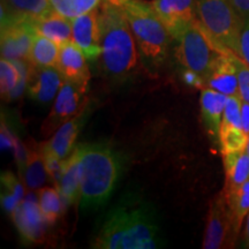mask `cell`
<instances>
[{"instance_id": "cell-1", "label": "cell", "mask_w": 249, "mask_h": 249, "mask_svg": "<svg viewBox=\"0 0 249 249\" xmlns=\"http://www.w3.org/2000/svg\"><path fill=\"white\" fill-rule=\"evenodd\" d=\"M163 246L154 208L136 196L123 197L108 211L92 240L97 249H155Z\"/></svg>"}, {"instance_id": "cell-2", "label": "cell", "mask_w": 249, "mask_h": 249, "mask_svg": "<svg viewBox=\"0 0 249 249\" xmlns=\"http://www.w3.org/2000/svg\"><path fill=\"white\" fill-rule=\"evenodd\" d=\"M102 54L98 61L107 79L124 82L138 68L139 49L128 20L114 0H103L98 6Z\"/></svg>"}, {"instance_id": "cell-3", "label": "cell", "mask_w": 249, "mask_h": 249, "mask_svg": "<svg viewBox=\"0 0 249 249\" xmlns=\"http://www.w3.org/2000/svg\"><path fill=\"white\" fill-rule=\"evenodd\" d=\"M81 152V200L83 210L98 209L110 200L120 178V156L107 143L79 144Z\"/></svg>"}, {"instance_id": "cell-4", "label": "cell", "mask_w": 249, "mask_h": 249, "mask_svg": "<svg viewBox=\"0 0 249 249\" xmlns=\"http://www.w3.org/2000/svg\"><path fill=\"white\" fill-rule=\"evenodd\" d=\"M121 6L135 37L139 54L149 73L163 66L169 54L172 35L144 0H114Z\"/></svg>"}, {"instance_id": "cell-5", "label": "cell", "mask_w": 249, "mask_h": 249, "mask_svg": "<svg viewBox=\"0 0 249 249\" xmlns=\"http://www.w3.org/2000/svg\"><path fill=\"white\" fill-rule=\"evenodd\" d=\"M196 17L220 51L238 55L242 20L230 0H196Z\"/></svg>"}, {"instance_id": "cell-6", "label": "cell", "mask_w": 249, "mask_h": 249, "mask_svg": "<svg viewBox=\"0 0 249 249\" xmlns=\"http://www.w3.org/2000/svg\"><path fill=\"white\" fill-rule=\"evenodd\" d=\"M173 39L177 40L176 55L181 66L200 75L204 82L214 59L222 51L213 44L197 20L187 24Z\"/></svg>"}, {"instance_id": "cell-7", "label": "cell", "mask_w": 249, "mask_h": 249, "mask_svg": "<svg viewBox=\"0 0 249 249\" xmlns=\"http://www.w3.org/2000/svg\"><path fill=\"white\" fill-rule=\"evenodd\" d=\"M88 87L65 80L64 85L55 96L49 116L42 124L40 132L44 136L52 135L59 127L68 120L82 113L88 107Z\"/></svg>"}, {"instance_id": "cell-8", "label": "cell", "mask_w": 249, "mask_h": 249, "mask_svg": "<svg viewBox=\"0 0 249 249\" xmlns=\"http://www.w3.org/2000/svg\"><path fill=\"white\" fill-rule=\"evenodd\" d=\"M232 213L226 196L219 194L211 201L202 247L218 249L226 247L230 236H235Z\"/></svg>"}, {"instance_id": "cell-9", "label": "cell", "mask_w": 249, "mask_h": 249, "mask_svg": "<svg viewBox=\"0 0 249 249\" xmlns=\"http://www.w3.org/2000/svg\"><path fill=\"white\" fill-rule=\"evenodd\" d=\"M12 214L15 227L24 242L40 244L44 240L50 224L40 210L35 194L29 193Z\"/></svg>"}, {"instance_id": "cell-10", "label": "cell", "mask_w": 249, "mask_h": 249, "mask_svg": "<svg viewBox=\"0 0 249 249\" xmlns=\"http://www.w3.org/2000/svg\"><path fill=\"white\" fill-rule=\"evenodd\" d=\"M73 36L71 42L82 50L89 61L98 60L102 54L101 26L98 7L71 18Z\"/></svg>"}, {"instance_id": "cell-11", "label": "cell", "mask_w": 249, "mask_h": 249, "mask_svg": "<svg viewBox=\"0 0 249 249\" xmlns=\"http://www.w3.org/2000/svg\"><path fill=\"white\" fill-rule=\"evenodd\" d=\"M37 33L31 21H20L1 27V58L29 60L31 45Z\"/></svg>"}, {"instance_id": "cell-12", "label": "cell", "mask_w": 249, "mask_h": 249, "mask_svg": "<svg viewBox=\"0 0 249 249\" xmlns=\"http://www.w3.org/2000/svg\"><path fill=\"white\" fill-rule=\"evenodd\" d=\"M152 9L174 38L196 17V0H151Z\"/></svg>"}, {"instance_id": "cell-13", "label": "cell", "mask_w": 249, "mask_h": 249, "mask_svg": "<svg viewBox=\"0 0 249 249\" xmlns=\"http://www.w3.org/2000/svg\"><path fill=\"white\" fill-rule=\"evenodd\" d=\"M65 77L57 67H31L28 80V95L34 101L50 103L55 98L59 90L64 85Z\"/></svg>"}, {"instance_id": "cell-14", "label": "cell", "mask_w": 249, "mask_h": 249, "mask_svg": "<svg viewBox=\"0 0 249 249\" xmlns=\"http://www.w3.org/2000/svg\"><path fill=\"white\" fill-rule=\"evenodd\" d=\"M233 52L219 53L214 59L209 75L204 80L207 88L213 89L226 96L239 95L238 71L233 61Z\"/></svg>"}, {"instance_id": "cell-15", "label": "cell", "mask_w": 249, "mask_h": 249, "mask_svg": "<svg viewBox=\"0 0 249 249\" xmlns=\"http://www.w3.org/2000/svg\"><path fill=\"white\" fill-rule=\"evenodd\" d=\"M57 68L65 80L81 86H89L90 71L87 57L75 43L71 42L60 45Z\"/></svg>"}, {"instance_id": "cell-16", "label": "cell", "mask_w": 249, "mask_h": 249, "mask_svg": "<svg viewBox=\"0 0 249 249\" xmlns=\"http://www.w3.org/2000/svg\"><path fill=\"white\" fill-rule=\"evenodd\" d=\"M90 113H91V111L89 107H87L79 116L68 120L67 123L59 127L52 134L51 139L43 143V145L51 152H53L60 160H66L71 155V152L73 151V149L75 148L74 144H75L76 138L85 126L86 121L88 120Z\"/></svg>"}, {"instance_id": "cell-17", "label": "cell", "mask_w": 249, "mask_h": 249, "mask_svg": "<svg viewBox=\"0 0 249 249\" xmlns=\"http://www.w3.org/2000/svg\"><path fill=\"white\" fill-rule=\"evenodd\" d=\"M53 12L50 0H1V27L31 21Z\"/></svg>"}, {"instance_id": "cell-18", "label": "cell", "mask_w": 249, "mask_h": 249, "mask_svg": "<svg viewBox=\"0 0 249 249\" xmlns=\"http://www.w3.org/2000/svg\"><path fill=\"white\" fill-rule=\"evenodd\" d=\"M55 187L59 189L66 204L79 203L81 200V152L76 145L66 160L60 179Z\"/></svg>"}, {"instance_id": "cell-19", "label": "cell", "mask_w": 249, "mask_h": 249, "mask_svg": "<svg viewBox=\"0 0 249 249\" xmlns=\"http://www.w3.org/2000/svg\"><path fill=\"white\" fill-rule=\"evenodd\" d=\"M27 157L24 163L18 166L20 176L22 178L24 185L30 191H37L45 186L46 181L50 178L48 170H46L44 157H43L42 147L35 142L27 143Z\"/></svg>"}, {"instance_id": "cell-20", "label": "cell", "mask_w": 249, "mask_h": 249, "mask_svg": "<svg viewBox=\"0 0 249 249\" xmlns=\"http://www.w3.org/2000/svg\"><path fill=\"white\" fill-rule=\"evenodd\" d=\"M229 96L216 90L205 88L201 92V114L202 120L211 136H219L224 111Z\"/></svg>"}, {"instance_id": "cell-21", "label": "cell", "mask_w": 249, "mask_h": 249, "mask_svg": "<svg viewBox=\"0 0 249 249\" xmlns=\"http://www.w3.org/2000/svg\"><path fill=\"white\" fill-rule=\"evenodd\" d=\"M33 26L38 35L48 37L58 45L71 42V36H73L71 18L64 17L54 11L45 17L34 20Z\"/></svg>"}, {"instance_id": "cell-22", "label": "cell", "mask_w": 249, "mask_h": 249, "mask_svg": "<svg viewBox=\"0 0 249 249\" xmlns=\"http://www.w3.org/2000/svg\"><path fill=\"white\" fill-rule=\"evenodd\" d=\"M225 169V195L233 194L249 179V156L246 150L223 154Z\"/></svg>"}, {"instance_id": "cell-23", "label": "cell", "mask_w": 249, "mask_h": 249, "mask_svg": "<svg viewBox=\"0 0 249 249\" xmlns=\"http://www.w3.org/2000/svg\"><path fill=\"white\" fill-rule=\"evenodd\" d=\"M59 51L60 45L37 34L31 45L29 61L37 67H57Z\"/></svg>"}, {"instance_id": "cell-24", "label": "cell", "mask_w": 249, "mask_h": 249, "mask_svg": "<svg viewBox=\"0 0 249 249\" xmlns=\"http://www.w3.org/2000/svg\"><path fill=\"white\" fill-rule=\"evenodd\" d=\"M65 200L57 187H42L38 192L39 208L50 225L54 224L60 218L64 211Z\"/></svg>"}, {"instance_id": "cell-25", "label": "cell", "mask_w": 249, "mask_h": 249, "mask_svg": "<svg viewBox=\"0 0 249 249\" xmlns=\"http://www.w3.org/2000/svg\"><path fill=\"white\" fill-rule=\"evenodd\" d=\"M24 198V187L14 174L6 171L1 174V205L9 213H13Z\"/></svg>"}, {"instance_id": "cell-26", "label": "cell", "mask_w": 249, "mask_h": 249, "mask_svg": "<svg viewBox=\"0 0 249 249\" xmlns=\"http://www.w3.org/2000/svg\"><path fill=\"white\" fill-rule=\"evenodd\" d=\"M225 196L232 213L234 232L235 234H238L242 222H244V218L249 213V179L238 191L233 193V194Z\"/></svg>"}, {"instance_id": "cell-27", "label": "cell", "mask_w": 249, "mask_h": 249, "mask_svg": "<svg viewBox=\"0 0 249 249\" xmlns=\"http://www.w3.org/2000/svg\"><path fill=\"white\" fill-rule=\"evenodd\" d=\"M218 139L223 154L246 150L248 142V135L244 132V129L240 127L226 126V124L220 126Z\"/></svg>"}, {"instance_id": "cell-28", "label": "cell", "mask_w": 249, "mask_h": 249, "mask_svg": "<svg viewBox=\"0 0 249 249\" xmlns=\"http://www.w3.org/2000/svg\"><path fill=\"white\" fill-rule=\"evenodd\" d=\"M233 61L238 71L239 95L242 101L249 103V65L236 54L233 55Z\"/></svg>"}, {"instance_id": "cell-29", "label": "cell", "mask_w": 249, "mask_h": 249, "mask_svg": "<svg viewBox=\"0 0 249 249\" xmlns=\"http://www.w3.org/2000/svg\"><path fill=\"white\" fill-rule=\"evenodd\" d=\"M238 57L249 65V18L242 21L240 36H239Z\"/></svg>"}, {"instance_id": "cell-30", "label": "cell", "mask_w": 249, "mask_h": 249, "mask_svg": "<svg viewBox=\"0 0 249 249\" xmlns=\"http://www.w3.org/2000/svg\"><path fill=\"white\" fill-rule=\"evenodd\" d=\"M52 8L57 13L64 15L68 18H74L77 17L74 0H50Z\"/></svg>"}, {"instance_id": "cell-31", "label": "cell", "mask_w": 249, "mask_h": 249, "mask_svg": "<svg viewBox=\"0 0 249 249\" xmlns=\"http://www.w3.org/2000/svg\"><path fill=\"white\" fill-rule=\"evenodd\" d=\"M103 0H74V6L77 15L85 14L87 12L97 8Z\"/></svg>"}, {"instance_id": "cell-32", "label": "cell", "mask_w": 249, "mask_h": 249, "mask_svg": "<svg viewBox=\"0 0 249 249\" xmlns=\"http://www.w3.org/2000/svg\"><path fill=\"white\" fill-rule=\"evenodd\" d=\"M18 140L12 135V133L7 129V127L5 126V124L2 123L1 126V149H15L18 144Z\"/></svg>"}, {"instance_id": "cell-33", "label": "cell", "mask_w": 249, "mask_h": 249, "mask_svg": "<svg viewBox=\"0 0 249 249\" xmlns=\"http://www.w3.org/2000/svg\"><path fill=\"white\" fill-rule=\"evenodd\" d=\"M242 21L249 18V0H230Z\"/></svg>"}, {"instance_id": "cell-34", "label": "cell", "mask_w": 249, "mask_h": 249, "mask_svg": "<svg viewBox=\"0 0 249 249\" xmlns=\"http://www.w3.org/2000/svg\"><path fill=\"white\" fill-rule=\"evenodd\" d=\"M241 124L244 132L249 136V103L245 101L241 104Z\"/></svg>"}, {"instance_id": "cell-35", "label": "cell", "mask_w": 249, "mask_h": 249, "mask_svg": "<svg viewBox=\"0 0 249 249\" xmlns=\"http://www.w3.org/2000/svg\"><path fill=\"white\" fill-rule=\"evenodd\" d=\"M246 234H247V240L249 242V213H248V219H247V229H246Z\"/></svg>"}, {"instance_id": "cell-36", "label": "cell", "mask_w": 249, "mask_h": 249, "mask_svg": "<svg viewBox=\"0 0 249 249\" xmlns=\"http://www.w3.org/2000/svg\"><path fill=\"white\" fill-rule=\"evenodd\" d=\"M246 152H247L249 156V136H248V142H247V147H246Z\"/></svg>"}, {"instance_id": "cell-37", "label": "cell", "mask_w": 249, "mask_h": 249, "mask_svg": "<svg viewBox=\"0 0 249 249\" xmlns=\"http://www.w3.org/2000/svg\"><path fill=\"white\" fill-rule=\"evenodd\" d=\"M144 1H147V0H144Z\"/></svg>"}]
</instances>
